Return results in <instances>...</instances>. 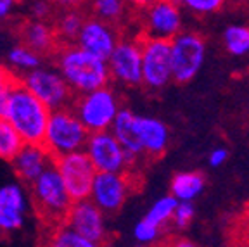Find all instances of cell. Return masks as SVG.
Segmentation results:
<instances>
[{
	"mask_svg": "<svg viewBox=\"0 0 249 247\" xmlns=\"http://www.w3.org/2000/svg\"><path fill=\"white\" fill-rule=\"evenodd\" d=\"M55 68L76 97L104 88L111 80L107 61L83 51L76 43L62 45L55 52Z\"/></svg>",
	"mask_w": 249,
	"mask_h": 247,
	"instance_id": "6da1fadb",
	"label": "cell"
},
{
	"mask_svg": "<svg viewBox=\"0 0 249 247\" xmlns=\"http://www.w3.org/2000/svg\"><path fill=\"white\" fill-rule=\"evenodd\" d=\"M51 112V109L21 83L19 76L14 78L9 85V104L4 120L16 128L24 143H43Z\"/></svg>",
	"mask_w": 249,
	"mask_h": 247,
	"instance_id": "7a4b0ae2",
	"label": "cell"
},
{
	"mask_svg": "<svg viewBox=\"0 0 249 247\" xmlns=\"http://www.w3.org/2000/svg\"><path fill=\"white\" fill-rule=\"evenodd\" d=\"M30 199L43 228L62 227L74 204L55 164L43 171L30 185Z\"/></svg>",
	"mask_w": 249,
	"mask_h": 247,
	"instance_id": "3957f363",
	"label": "cell"
},
{
	"mask_svg": "<svg viewBox=\"0 0 249 247\" xmlns=\"http://www.w3.org/2000/svg\"><path fill=\"white\" fill-rule=\"evenodd\" d=\"M90 135L92 133L80 121L73 107L55 109L51 112V120L43 137V147L51 152L52 158L57 159L73 152L85 151Z\"/></svg>",
	"mask_w": 249,
	"mask_h": 247,
	"instance_id": "277c9868",
	"label": "cell"
},
{
	"mask_svg": "<svg viewBox=\"0 0 249 247\" xmlns=\"http://www.w3.org/2000/svg\"><path fill=\"white\" fill-rule=\"evenodd\" d=\"M71 107L74 109L76 116L90 133L111 130L114 120L121 111L120 99L116 92L109 87L78 95Z\"/></svg>",
	"mask_w": 249,
	"mask_h": 247,
	"instance_id": "5b68a950",
	"label": "cell"
},
{
	"mask_svg": "<svg viewBox=\"0 0 249 247\" xmlns=\"http://www.w3.org/2000/svg\"><path fill=\"white\" fill-rule=\"evenodd\" d=\"M142 182L144 180L139 171L97 173L90 199L102 209L104 214H114L123 208L128 195L140 190Z\"/></svg>",
	"mask_w": 249,
	"mask_h": 247,
	"instance_id": "8992f818",
	"label": "cell"
},
{
	"mask_svg": "<svg viewBox=\"0 0 249 247\" xmlns=\"http://www.w3.org/2000/svg\"><path fill=\"white\" fill-rule=\"evenodd\" d=\"M19 80L51 111L71 107L74 99H76L74 92L57 71V68H54V70L52 68H38L35 71L21 74Z\"/></svg>",
	"mask_w": 249,
	"mask_h": 247,
	"instance_id": "52a82bcc",
	"label": "cell"
},
{
	"mask_svg": "<svg viewBox=\"0 0 249 247\" xmlns=\"http://www.w3.org/2000/svg\"><path fill=\"white\" fill-rule=\"evenodd\" d=\"M142 42V85L160 90L173 80L171 71V40L151 38L140 33Z\"/></svg>",
	"mask_w": 249,
	"mask_h": 247,
	"instance_id": "ba28073f",
	"label": "cell"
},
{
	"mask_svg": "<svg viewBox=\"0 0 249 247\" xmlns=\"http://www.w3.org/2000/svg\"><path fill=\"white\" fill-rule=\"evenodd\" d=\"M206 54L204 36L196 31H183L171 40V71L177 83H187L201 70Z\"/></svg>",
	"mask_w": 249,
	"mask_h": 247,
	"instance_id": "9c48e42d",
	"label": "cell"
},
{
	"mask_svg": "<svg viewBox=\"0 0 249 247\" xmlns=\"http://www.w3.org/2000/svg\"><path fill=\"white\" fill-rule=\"evenodd\" d=\"M54 164L61 173L62 182L74 202L90 199L93 182H95L99 171L95 170L93 162L90 161L85 151L73 152V154L54 159Z\"/></svg>",
	"mask_w": 249,
	"mask_h": 247,
	"instance_id": "30bf717a",
	"label": "cell"
},
{
	"mask_svg": "<svg viewBox=\"0 0 249 247\" xmlns=\"http://www.w3.org/2000/svg\"><path fill=\"white\" fill-rule=\"evenodd\" d=\"M111 80L124 87L142 85V42L137 38H121L107 61Z\"/></svg>",
	"mask_w": 249,
	"mask_h": 247,
	"instance_id": "8fae6325",
	"label": "cell"
},
{
	"mask_svg": "<svg viewBox=\"0 0 249 247\" xmlns=\"http://www.w3.org/2000/svg\"><path fill=\"white\" fill-rule=\"evenodd\" d=\"M64 225L92 242L101 244L102 247H111L113 237L106 230L104 212L92 199L74 202Z\"/></svg>",
	"mask_w": 249,
	"mask_h": 247,
	"instance_id": "7c38bea8",
	"label": "cell"
},
{
	"mask_svg": "<svg viewBox=\"0 0 249 247\" xmlns=\"http://www.w3.org/2000/svg\"><path fill=\"white\" fill-rule=\"evenodd\" d=\"M85 152L99 173H123L128 171V158L123 145L118 142L113 131L92 133L87 142Z\"/></svg>",
	"mask_w": 249,
	"mask_h": 247,
	"instance_id": "4fadbf2b",
	"label": "cell"
},
{
	"mask_svg": "<svg viewBox=\"0 0 249 247\" xmlns=\"http://www.w3.org/2000/svg\"><path fill=\"white\" fill-rule=\"evenodd\" d=\"M120 40L121 38L114 24H109L95 16H90V18H85L76 45L104 61H109Z\"/></svg>",
	"mask_w": 249,
	"mask_h": 247,
	"instance_id": "5bb4252c",
	"label": "cell"
},
{
	"mask_svg": "<svg viewBox=\"0 0 249 247\" xmlns=\"http://www.w3.org/2000/svg\"><path fill=\"white\" fill-rule=\"evenodd\" d=\"M180 12L178 7L168 0H161L142 11V35L151 38L173 40L180 33Z\"/></svg>",
	"mask_w": 249,
	"mask_h": 247,
	"instance_id": "9a60e30c",
	"label": "cell"
},
{
	"mask_svg": "<svg viewBox=\"0 0 249 247\" xmlns=\"http://www.w3.org/2000/svg\"><path fill=\"white\" fill-rule=\"evenodd\" d=\"M52 164H54V158L43 147V143H24L18 156L12 159V170L16 176L28 187Z\"/></svg>",
	"mask_w": 249,
	"mask_h": 247,
	"instance_id": "2e32d148",
	"label": "cell"
},
{
	"mask_svg": "<svg viewBox=\"0 0 249 247\" xmlns=\"http://www.w3.org/2000/svg\"><path fill=\"white\" fill-rule=\"evenodd\" d=\"M26 214V195L24 189L18 183L0 187V235L19 230Z\"/></svg>",
	"mask_w": 249,
	"mask_h": 247,
	"instance_id": "e0dca14e",
	"label": "cell"
},
{
	"mask_svg": "<svg viewBox=\"0 0 249 247\" xmlns=\"http://www.w3.org/2000/svg\"><path fill=\"white\" fill-rule=\"evenodd\" d=\"M113 135L118 139V142L123 145L126 158H128V171H139L137 164L140 159H144V151L139 142L135 131V114L130 109H121L120 114L114 120L113 126H111Z\"/></svg>",
	"mask_w": 249,
	"mask_h": 247,
	"instance_id": "ac0fdd59",
	"label": "cell"
},
{
	"mask_svg": "<svg viewBox=\"0 0 249 247\" xmlns=\"http://www.w3.org/2000/svg\"><path fill=\"white\" fill-rule=\"evenodd\" d=\"M135 131L142 151L147 159H158L166 152L168 130L160 120L147 116H135Z\"/></svg>",
	"mask_w": 249,
	"mask_h": 247,
	"instance_id": "d6986e66",
	"label": "cell"
},
{
	"mask_svg": "<svg viewBox=\"0 0 249 247\" xmlns=\"http://www.w3.org/2000/svg\"><path fill=\"white\" fill-rule=\"evenodd\" d=\"M57 35L47 21L31 19L23 26V43L36 54H51L57 49Z\"/></svg>",
	"mask_w": 249,
	"mask_h": 247,
	"instance_id": "ffe728a7",
	"label": "cell"
},
{
	"mask_svg": "<svg viewBox=\"0 0 249 247\" xmlns=\"http://www.w3.org/2000/svg\"><path fill=\"white\" fill-rule=\"evenodd\" d=\"M38 247H102L101 244L92 242L85 237L78 235L66 225L57 228H43Z\"/></svg>",
	"mask_w": 249,
	"mask_h": 247,
	"instance_id": "44dd1931",
	"label": "cell"
},
{
	"mask_svg": "<svg viewBox=\"0 0 249 247\" xmlns=\"http://www.w3.org/2000/svg\"><path fill=\"white\" fill-rule=\"evenodd\" d=\"M83 23H85V18L80 14V11H62L54 24L57 40L62 45H73V42L76 43Z\"/></svg>",
	"mask_w": 249,
	"mask_h": 247,
	"instance_id": "7402d4cb",
	"label": "cell"
},
{
	"mask_svg": "<svg viewBox=\"0 0 249 247\" xmlns=\"http://www.w3.org/2000/svg\"><path fill=\"white\" fill-rule=\"evenodd\" d=\"M202 187H204V178L196 171L178 173L171 180V194L175 199H182V201H189L196 197L202 190Z\"/></svg>",
	"mask_w": 249,
	"mask_h": 247,
	"instance_id": "603a6c76",
	"label": "cell"
},
{
	"mask_svg": "<svg viewBox=\"0 0 249 247\" xmlns=\"http://www.w3.org/2000/svg\"><path fill=\"white\" fill-rule=\"evenodd\" d=\"M227 247H249V212L242 209L225 228Z\"/></svg>",
	"mask_w": 249,
	"mask_h": 247,
	"instance_id": "cb8c5ba5",
	"label": "cell"
},
{
	"mask_svg": "<svg viewBox=\"0 0 249 247\" xmlns=\"http://www.w3.org/2000/svg\"><path fill=\"white\" fill-rule=\"evenodd\" d=\"M9 64L14 71H19V73L26 74L30 71H35L38 68H42V55L36 54L35 51H31L30 47L23 45H16L9 51Z\"/></svg>",
	"mask_w": 249,
	"mask_h": 247,
	"instance_id": "d4e9b609",
	"label": "cell"
},
{
	"mask_svg": "<svg viewBox=\"0 0 249 247\" xmlns=\"http://www.w3.org/2000/svg\"><path fill=\"white\" fill-rule=\"evenodd\" d=\"M23 145L24 142L16 128L7 120L0 118V159L12 162Z\"/></svg>",
	"mask_w": 249,
	"mask_h": 247,
	"instance_id": "484cf974",
	"label": "cell"
},
{
	"mask_svg": "<svg viewBox=\"0 0 249 247\" xmlns=\"http://www.w3.org/2000/svg\"><path fill=\"white\" fill-rule=\"evenodd\" d=\"M177 206H178V202H177V199L173 195L163 197V199H160V201L156 202L151 211L145 214V220H149L152 225H156L161 232L168 230L166 227L171 223V218H173V212H175Z\"/></svg>",
	"mask_w": 249,
	"mask_h": 247,
	"instance_id": "4316f807",
	"label": "cell"
},
{
	"mask_svg": "<svg viewBox=\"0 0 249 247\" xmlns=\"http://www.w3.org/2000/svg\"><path fill=\"white\" fill-rule=\"evenodd\" d=\"M90 2H92L93 16L109 24L120 23L126 12V4L123 0H90Z\"/></svg>",
	"mask_w": 249,
	"mask_h": 247,
	"instance_id": "83f0119b",
	"label": "cell"
},
{
	"mask_svg": "<svg viewBox=\"0 0 249 247\" xmlns=\"http://www.w3.org/2000/svg\"><path fill=\"white\" fill-rule=\"evenodd\" d=\"M225 45L230 54L242 55L249 51V28L230 26L225 31Z\"/></svg>",
	"mask_w": 249,
	"mask_h": 247,
	"instance_id": "f1b7e54d",
	"label": "cell"
},
{
	"mask_svg": "<svg viewBox=\"0 0 249 247\" xmlns=\"http://www.w3.org/2000/svg\"><path fill=\"white\" fill-rule=\"evenodd\" d=\"M180 4H183L194 14H213L223 7L225 0H180Z\"/></svg>",
	"mask_w": 249,
	"mask_h": 247,
	"instance_id": "f546056e",
	"label": "cell"
},
{
	"mask_svg": "<svg viewBox=\"0 0 249 247\" xmlns=\"http://www.w3.org/2000/svg\"><path fill=\"white\" fill-rule=\"evenodd\" d=\"M192 218H194V208L189 202H182V204L177 206L175 212H173L171 225L175 228H187L192 221Z\"/></svg>",
	"mask_w": 249,
	"mask_h": 247,
	"instance_id": "4dcf8cb0",
	"label": "cell"
},
{
	"mask_svg": "<svg viewBox=\"0 0 249 247\" xmlns=\"http://www.w3.org/2000/svg\"><path fill=\"white\" fill-rule=\"evenodd\" d=\"M160 233H161L160 228L156 227V225H152L149 220H145V218L135 227V237L140 242H151V240H154Z\"/></svg>",
	"mask_w": 249,
	"mask_h": 247,
	"instance_id": "1f68e13d",
	"label": "cell"
},
{
	"mask_svg": "<svg viewBox=\"0 0 249 247\" xmlns=\"http://www.w3.org/2000/svg\"><path fill=\"white\" fill-rule=\"evenodd\" d=\"M151 247H199V246L196 242H192V240H189L187 237L177 235V233H168V235H164V239L158 240Z\"/></svg>",
	"mask_w": 249,
	"mask_h": 247,
	"instance_id": "d6a6232c",
	"label": "cell"
},
{
	"mask_svg": "<svg viewBox=\"0 0 249 247\" xmlns=\"http://www.w3.org/2000/svg\"><path fill=\"white\" fill-rule=\"evenodd\" d=\"M51 12H52V2H49V0H35L31 4V16H33V19L45 21L51 18Z\"/></svg>",
	"mask_w": 249,
	"mask_h": 247,
	"instance_id": "836d02e7",
	"label": "cell"
},
{
	"mask_svg": "<svg viewBox=\"0 0 249 247\" xmlns=\"http://www.w3.org/2000/svg\"><path fill=\"white\" fill-rule=\"evenodd\" d=\"M51 2L62 11H78V7H82L87 0H51Z\"/></svg>",
	"mask_w": 249,
	"mask_h": 247,
	"instance_id": "e575fe53",
	"label": "cell"
},
{
	"mask_svg": "<svg viewBox=\"0 0 249 247\" xmlns=\"http://www.w3.org/2000/svg\"><path fill=\"white\" fill-rule=\"evenodd\" d=\"M123 2L126 4V7L137 9V11H145V9L158 4V2H161V0H123Z\"/></svg>",
	"mask_w": 249,
	"mask_h": 247,
	"instance_id": "d590c367",
	"label": "cell"
},
{
	"mask_svg": "<svg viewBox=\"0 0 249 247\" xmlns=\"http://www.w3.org/2000/svg\"><path fill=\"white\" fill-rule=\"evenodd\" d=\"M18 0H0V21L9 18L14 12Z\"/></svg>",
	"mask_w": 249,
	"mask_h": 247,
	"instance_id": "8d00e7d4",
	"label": "cell"
},
{
	"mask_svg": "<svg viewBox=\"0 0 249 247\" xmlns=\"http://www.w3.org/2000/svg\"><path fill=\"white\" fill-rule=\"evenodd\" d=\"M16 76H18V74H12L11 70H7V68H4V66H0V90L7 88L12 81H14Z\"/></svg>",
	"mask_w": 249,
	"mask_h": 247,
	"instance_id": "74e56055",
	"label": "cell"
},
{
	"mask_svg": "<svg viewBox=\"0 0 249 247\" xmlns=\"http://www.w3.org/2000/svg\"><path fill=\"white\" fill-rule=\"evenodd\" d=\"M225 159H227V151H225V149H216V151H213V152H211V156H210L211 166H220Z\"/></svg>",
	"mask_w": 249,
	"mask_h": 247,
	"instance_id": "f35d334b",
	"label": "cell"
},
{
	"mask_svg": "<svg viewBox=\"0 0 249 247\" xmlns=\"http://www.w3.org/2000/svg\"><path fill=\"white\" fill-rule=\"evenodd\" d=\"M235 5H244V7H249V0H230Z\"/></svg>",
	"mask_w": 249,
	"mask_h": 247,
	"instance_id": "ab89813d",
	"label": "cell"
},
{
	"mask_svg": "<svg viewBox=\"0 0 249 247\" xmlns=\"http://www.w3.org/2000/svg\"><path fill=\"white\" fill-rule=\"evenodd\" d=\"M244 209H246V211H248V212H249V202H248V204H246V206H244Z\"/></svg>",
	"mask_w": 249,
	"mask_h": 247,
	"instance_id": "60d3db41",
	"label": "cell"
},
{
	"mask_svg": "<svg viewBox=\"0 0 249 247\" xmlns=\"http://www.w3.org/2000/svg\"><path fill=\"white\" fill-rule=\"evenodd\" d=\"M139 247H147V246H139Z\"/></svg>",
	"mask_w": 249,
	"mask_h": 247,
	"instance_id": "b9f144b4",
	"label": "cell"
}]
</instances>
